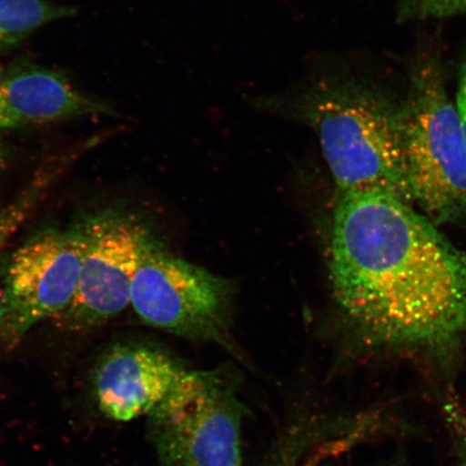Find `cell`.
Returning a JSON list of instances; mask_svg holds the SVG:
<instances>
[{
	"label": "cell",
	"instance_id": "cell-1",
	"mask_svg": "<svg viewBox=\"0 0 466 466\" xmlns=\"http://www.w3.org/2000/svg\"><path fill=\"white\" fill-rule=\"evenodd\" d=\"M330 279L366 346L445 366L466 340V254L398 198L341 194Z\"/></svg>",
	"mask_w": 466,
	"mask_h": 466
},
{
	"label": "cell",
	"instance_id": "cell-3",
	"mask_svg": "<svg viewBox=\"0 0 466 466\" xmlns=\"http://www.w3.org/2000/svg\"><path fill=\"white\" fill-rule=\"evenodd\" d=\"M412 203L434 224L466 218V142L439 62L424 58L400 102Z\"/></svg>",
	"mask_w": 466,
	"mask_h": 466
},
{
	"label": "cell",
	"instance_id": "cell-6",
	"mask_svg": "<svg viewBox=\"0 0 466 466\" xmlns=\"http://www.w3.org/2000/svg\"><path fill=\"white\" fill-rule=\"evenodd\" d=\"M81 255L79 225L44 231L16 249L5 278L0 345L15 348L35 325L67 310L78 287Z\"/></svg>",
	"mask_w": 466,
	"mask_h": 466
},
{
	"label": "cell",
	"instance_id": "cell-10",
	"mask_svg": "<svg viewBox=\"0 0 466 466\" xmlns=\"http://www.w3.org/2000/svg\"><path fill=\"white\" fill-rule=\"evenodd\" d=\"M76 15L77 9L72 5L49 0H0V52L19 45L49 23Z\"/></svg>",
	"mask_w": 466,
	"mask_h": 466
},
{
	"label": "cell",
	"instance_id": "cell-11",
	"mask_svg": "<svg viewBox=\"0 0 466 466\" xmlns=\"http://www.w3.org/2000/svg\"><path fill=\"white\" fill-rule=\"evenodd\" d=\"M68 167V162L62 161L45 166L42 170L35 175L31 183L17 196L16 199L0 212V258H2L4 248L7 246L9 238L20 228L23 221L37 206L46 190L51 187L55 180L60 177ZM2 319L3 289H0V329H2Z\"/></svg>",
	"mask_w": 466,
	"mask_h": 466
},
{
	"label": "cell",
	"instance_id": "cell-9",
	"mask_svg": "<svg viewBox=\"0 0 466 466\" xmlns=\"http://www.w3.org/2000/svg\"><path fill=\"white\" fill-rule=\"evenodd\" d=\"M96 114L113 113L55 69L29 62L0 67V129Z\"/></svg>",
	"mask_w": 466,
	"mask_h": 466
},
{
	"label": "cell",
	"instance_id": "cell-5",
	"mask_svg": "<svg viewBox=\"0 0 466 466\" xmlns=\"http://www.w3.org/2000/svg\"><path fill=\"white\" fill-rule=\"evenodd\" d=\"M233 296L228 279L177 258L150 238L134 273L130 305L153 328L215 343L243 360L231 334Z\"/></svg>",
	"mask_w": 466,
	"mask_h": 466
},
{
	"label": "cell",
	"instance_id": "cell-13",
	"mask_svg": "<svg viewBox=\"0 0 466 466\" xmlns=\"http://www.w3.org/2000/svg\"><path fill=\"white\" fill-rule=\"evenodd\" d=\"M457 113L461 125L464 139L466 142V61L462 64L459 73L457 97H456Z\"/></svg>",
	"mask_w": 466,
	"mask_h": 466
},
{
	"label": "cell",
	"instance_id": "cell-4",
	"mask_svg": "<svg viewBox=\"0 0 466 466\" xmlns=\"http://www.w3.org/2000/svg\"><path fill=\"white\" fill-rule=\"evenodd\" d=\"M246 406L229 371L188 370L147 416L162 466H242Z\"/></svg>",
	"mask_w": 466,
	"mask_h": 466
},
{
	"label": "cell",
	"instance_id": "cell-14",
	"mask_svg": "<svg viewBox=\"0 0 466 466\" xmlns=\"http://www.w3.org/2000/svg\"><path fill=\"white\" fill-rule=\"evenodd\" d=\"M3 156H4V153H3V145H2V142H0V162H2Z\"/></svg>",
	"mask_w": 466,
	"mask_h": 466
},
{
	"label": "cell",
	"instance_id": "cell-12",
	"mask_svg": "<svg viewBox=\"0 0 466 466\" xmlns=\"http://www.w3.org/2000/svg\"><path fill=\"white\" fill-rule=\"evenodd\" d=\"M400 17L413 20L444 19L466 15V0H396Z\"/></svg>",
	"mask_w": 466,
	"mask_h": 466
},
{
	"label": "cell",
	"instance_id": "cell-2",
	"mask_svg": "<svg viewBox=\"0 0 466 466\" xmlns=\"http://www.w3.org/2000/svg\"><path fill=\"white\" fill-rule=\"evenodd\" d=\"M262 105L317 133L341 194L377 192L412 204L400 102L351 76L313 73Z\"/></svg>",
	"mask_w": 466,
	"mask_h": 466
},
{
	"label": "cell",
	"instance_id": "cell-8",
	"mask_svg": "<svg viewBox=\"0 0 466 466\" xmlns=\"http://www.w3.org/2000/svg\"><path fill=\"white\" fill-rule=\"evenodd\" d=\"M188 370L165 350L147 343H120L101 355L92 370L97 410L115 422L148 416Z\"/></svg>",
	"mask_w": 466,
	"mask_h": 466
},
{
	"label": "cell",
	"instance_id": "cell-7",
	"mask_svg": "<svg viewBox=\"0 0 466 466\" xmlns=\"http://www.w3.org/2000/svg\"><path fill=\"white\" fill-rule=\"evenodd\" d=\"M83 255L75 299L56 319L64 328L86 331L106 323L130 305L131 284L150 240L136 218L105 212L79 225Z\"/></svg>",
	"mask_w": 466,
	"mask_h": 466
}]
</instances>
